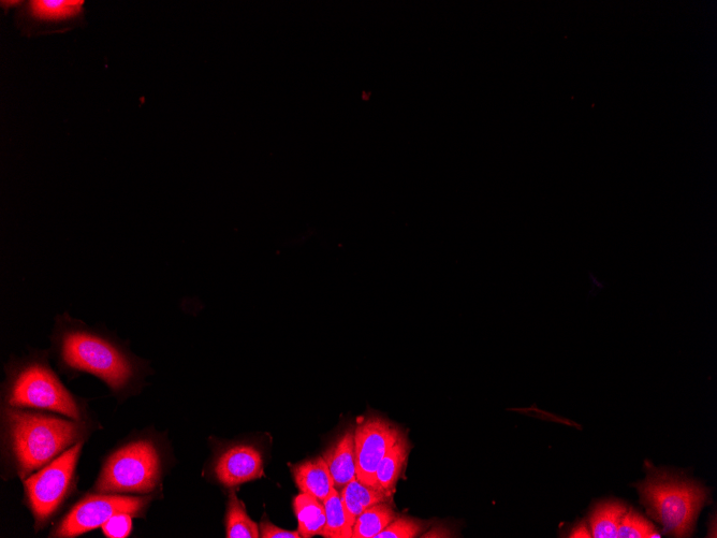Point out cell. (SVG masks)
I'll list each match as a JSON object with an SVG mask.
<instances>
[{"label":"cell","mask_w":717,"mask_h":538,"mask_svg":"<svg viewBox=\"0 0 717 538\" xmlns=\"http://www.w3.org/2000/svg\"><path fill=\"white\" fill-rule=\"evenodd\" d=\"M52 351L64 372L94 375L116 395L136 390L145 377L143 360L109 334L75 321L67 314L57 317Z\"/></svg>","instance_id":"cell-1"},{"label":"cell","mask_w":717,"mask_h":538,"mask_svg":"<svg viewBox=\"0 0 717 538\" xmlns=\"http://www.w3.org/2000/svg\"><path fill=\"white\" fill-rule=\"evenodd\" d=\"M4 442L9 462L19 476L27 478L84 442L89 429L83 421L67 420L20 407L3 410Z\"/></svg>","instance_id":"cell-2"},{"label":"cell","mask_w":717,"mask_h":538,"mask_svg":"<svg viewBox=\"0 0 717 538\" xmlns=\"http://www.w3.org/2000/svg\"><path fill=\"white\" fill-rule=\"evenodd\" d=\"M6 372L4 401L7 406L46 410L83 421L80 403L53 371L46 353L14 359Z\"/></svg>","instance_id":"cell-3"},{"label":"cell","mask_w":717,"mask_h":538,"mask_svg":"<svg viewBox=\"0 0 717 538\" xmlns=\"http://www.w3.org/2000/svg\"><path fill=\"white\" fill-rule=\"evenodd\" d=\"M645 482L637 489L649 514L661 523L665 534L675 537L692 535L697 516L708 500L700 484L668 472L648 469Z\"/></svg>","instance_id":"cell-4"},{"label":"cell","mask_w":717,"mask_h":538,"mask_svg":"<svg viewBox=\"0 0 717 538\" xmlns=\"http://www.w3.org/2000/svg\"><path fill=\"white\" fill-rule=\"evenodd\" d=\"M163 475V457L151 439H137L116 449L104 463L94 492L150 496Z\"/></svg>","instance_id":"cell-5"},{"label":"cell","mask_w":717,"mask_h":538,"mask_svg":"<svg viewBox=\"0 0 717 538\" xmlns=\"http://www.w3.org/2000/svg\"><path fill=\"white\" fill-rule=\"evenodd\" d=\"M83 442L72 446L47 467L25 478V500L39 529L57 512L66 500L75 481Z\"/></svg>","instance_id":"cell-6"},{"label":"cell","mask_w":717,"mask_h":538,"mask_svg":"<svg viewBox=\"0 0 717 538\" xmlns=\"http://www.w3.org/2000/svg\"><path fill=\"white\" fill-rule=\"evenodd\" d=\"M151 496L129 497L124 494H92L71 508L54 531L53 537L71 538L102 527L111 517L129 514L143 516Z\"/></svg>","instance_id":"cell-7"},{"label":"cell","mask_w":717,"mask_h":538,"mask_svg":"<svg viewBox=\"0 0 717 538\" xmlns=\"http://www.w3.org/2000/svg\"><path fill=\"white\" fill-rule=\"evenodd\" d=\"M403 433L402 428L383 417L370 416L358 421L355 450L360 483L375 488L378 464Z\"/></svg>","instance_id":"cell-8"},{"label":"cell","mask_w":717,"mask_h":538,"mask_svg":"<svg viewBox=\"0 0 717 538\" xmlns=\"http://www.w3.org/2000/svg\"><path fill=\"white\" fill-rule=\"evenodd\" d=\"M215 478L227 488H236L265 475L260 450L251 444H233L223 449L213 465Z\"/></svg>","instance_id":"cell-9"},{"label":"cell","mask_w":717,"mask_h":538,"mask_svg":"<svg viewBox=\"0 0 717 538\" xmlns=\"http://www.w3.org/2000/svg\"><path fill=\"white\" fill-rule=\"evenodd\" d=\"M323 458L333 477L334 486L341 491L357 478L355 428L349 427L328 446Z\"/></svg>","instance_id":"cell-10"},{"label":"cell","mask_w":717,"mask_h":538,"mask_svg":"<svg viewBox=\"0 0 717 538\" xmlns=\"http://www.w3.org/2000/svg\"><path fill=\"white\" fill-rule=\"evenodd\" d=\"M290 471L298 489L321 502L327 500L335 489L333 477L323 457L291 465Z\"/></svg>","instance_id":"cell-11"},{"label":"cell","mask_w":717,"mask_h":538,"mask_svg":"<svg viewBox=\"0 0 717 538\" xmlns=\"http://www.w3.org/2000/svg\"><path fill=\"white\" fill-rule=\"evenodd\" d=\"M412 448V443L409 442L407 434L403 433L397 443L388 450L383 460L378 464L375 475L376 489L393 496Z\"/></svg>","instance_id":"cell-12"},{"label":"cell","mask_w":717,"mask_h":538,"mask_svg":"<svg viewBox=\"0 0 717 538\" xmlns=\"http://www.w3.org/2000/svg\"><path fill=\"white\" fill-rule=\"evenodd\" d=\"M629 511L631 508L620 501H606L597 504L590 515V537L620 538Z\"/></svg>","instance_id":"cell-13"},{"label":"cell","mask_w":717,"mask_h":538,"mask_svg":"<svg viewBox=\"0 0 717 538\" xmlns=\"http://www.w3.org/2000/svg\"><path fill=\"white\" fill-rule=\"evenodd\" d=\"M298 520V532L301 538H312L323 535L326 526V511L324 502L300 493L292 502Z\"/></svg>","instance_id":"cell-14"},{"label":"cell","mask_w":717,"mask_h":538,"mask_svg":"<svg viewBox=\"0 0 717 538\" xmlns=\"http://www.w3.org/2000/svg\"><path fill=\"white\" fill-rule=\"evenodd\" d=\"M341 499L344 503L346 511L351 522L354 523L357 518L369 507L382 503L390 502L393 496L380 491L376 488L363 485L357 478L348 483L341 491Z\"/></svg>","instance_id":"cell-15"},{"label":"cell","mask_w":717,"mask_h":538,"mask_svg":"<svg viewBox=\"0 0 717 538\" xmlns=\"http://www.w3.org/2000/svg\"><path fill=\"white\" fill-rule=\"evenodd\" d=\"M398 517L390 502L375 504L357 518L353 538H376Z\"/></svg>","instance_id":"cell-16"},{"label":"cell","mask_w":717,"mask_h":538,"mask_svg":"<svg viewBox=\"0 0 717 538\" xmlns=\"http://www.w3.org/2000/svg\"><path fill=\"white\" fill-rule=\"evenodd\" d=\"M326 511V526L323 532L325 538H353L354 523L351 522L346 511L341 494L334 489L327 500L324 501Z\"/></svg>","instance_id":"cell-17"},{"label":"cell","mask_w":717,"mask_h":538,"mask_svg":"<svg viewBox=\"0 0 717 538\" xmlns=\"http://www.w3.org/2000/svg\"><path fill=\"white\" fill-rule=\"evenodd\" d=\"M84 2L77 0H35L29 3V14L42 22H63L75 19L82 12Z\"/></svg>","instance_id":"cell-18"},{"label":"cell","mask_w":717,"mask_h":538,"mask_svg":"<svg viewBox=\"0 0 717 538\" xmlns=\"http://www.w3.org/2000/svg\"><path fill=\"white\" fill-rule=\"evenodd\" d=\"M225 522L227 538L260 537L259 526L247 515L244 504L234 491L229 494Z\"/></svg>","instance_id":"cell-19"},{"label":"cell","mask_w":717,"mask_h":538,"mask_svg":"<svg viewBox=\"0 0 717 538\" xmlns=\"http://www.w3.org/2000/svg\"><path fill=\"white\" fill-rule=\"evenodd\" d=\"M427 528V523L412 517L399 516L376 538H415Z\"/></svg>","instance_id":"cell-20"},{"label":"cell","mask_w":717,"mask_h":538,"mask_svg":"<svg viewBox=\"0 0 717 538\" xmlns=\"http://www.w3.org/2000/svg\"><path fill=\"white\" fill-rule=\"evenodd\" d=\"M101 528L107 537H127L131 530H133V516L129 514L115 515L107 520Z\"/></svg>","instance_id":"cell-21"},{"label":"cell","mask_w":717,"mask_h":538,"mask_svg":"<svg viewBox=\"0 0 717 538\" xmlns=\"http://www.w3.org/2000/svg\"><path fill=\"white\" fill-rule=\"evenodd\" d=\"M260 537L262 538H301L300 533L297 531H288L278 528L273 525L269 520L265 519L260 522L259 525Z\"/></svg>","instance_id":"cell-22"},{"label":"cell","mask_w":717,"mask_h":538,"mask_svg":"<svg viewBox=\"0 0 717 538\" xmlns=\"http://www.w3.org/2000/svg\"><path fill=\"white\" fill-rule=\"evenodd\" d=\"M421 535V537H451V533L443 528L432 529L430 532Z\"/></svg>","instance_id":"cell-23"}]
</instances>
